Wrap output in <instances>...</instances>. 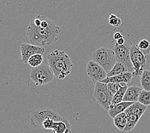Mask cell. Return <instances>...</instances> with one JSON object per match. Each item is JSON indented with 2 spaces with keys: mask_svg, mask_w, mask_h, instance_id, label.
I'll return each instance as SVG.
<instances>
[{
  "mask_svg": "<svg viewBox=\"0 0 150 133\" xmlns=\"http://www.w3.org/2000/svg\"><path fill=\"white\" fill-rule=\"evenodd\" d=\"M61 29L52 20L38 15L30 21L26 35L31 44L44 46L56 42L59 38Z\"/></svg>",
  "mask_w": 150,
  "mask_h": 133,
  "instance_id": "obj_1",
  "label": "cell"
},
{
  "mask_svg": "<svg viewBox=\"0 0 150 133\" xmlns=\"http://www.w3.org/2000/svg\"><path fill=\"white\" fill-rule=\"evenodd\" d=\"M48 65L55 77L63 80L71 73L74 64L70 56L64 51L56 49L47 56Z\"/></svg>",
  "mask_w": 150,
  "mask_h": 133,
  "instance_id": "obj_2",
  "label": "cell"
},
{
  "mask_svg": "<svg viewBox=\"0 0 150 133\" xmlns=\"http://www.w3.org/2000/svg\"><path fill=\"white\" fill-rule=\"evenodd\" d=\"M47 119H52L55 122H63L71 125L67 118L60 116L57 111L49 107H43L33 111L30 115L31 125L33 127L40 126L42 122Z\"/></svg>",
  "mask_w": 150,
  "mask_h": 133,
  "instance_id": "obj_3",
  "label": "cell"
},
{
  "mask_svg": "<svg viewBox=\"0 0 150 133\" xmlns=\"http://www.w3.org/2000/svg\"><path fill=\"white\" fill-rule=\"evenodd\" d=\"M91 58L92 60L100 65L107 72V73L111 70L117 63L114 51L107 47H103L95 50L92 54Z\"/></svg>",
  "mask_w": 150,
  "mask_h": 133,
  "instance_id": "obj_4",
  "label": "cell"
},
{
  "mask_svg": "<svg viewBox=\"0 0 150 133\" xmlns=\"http://www.w3.org/2000/svg\"><path fill=\"white\" fill-rule=\"evenodd\" d=\"M132 46L131 41L127 38L125 44L123 46L117 45L116 42L112 41L110 44V49L115 54L117 62L122 63L128 72L133 73L134 68L130 59V49Z\"/></svg>",
  "mask_w": 150,
  "mask_h": 133,
  "instance_id": "obj_5",
  "label": "cell"
},
{
  "mask_svg": "<svg viewBox=\"0 0 150 133\" xmlns=\"http://www.w3.org/2000/svg\"><path fill=\"white\" fill-rule=\"evenodd\" d=\"M130 59L134 68V78L141 76L146 70H148L149 57L146 55L139 49L137 46H132L130 49Z\"/></svg>",
  "mask_w": 150,
  "mask_h": 133,
  "instance_id": "obj_6",
  "label": "cell"
},
{
  "mask_svg": "<svg viewBox=\"0 0 150 133\" xmlns=\"http://www.w3.org/2000/svg\"><path fill=\"white\" fill-rule=\"evenodd\" d=\"M54 74L49 65L42 64L37 67L32 68L30 71V78L36 86H42L51 83Z\"/></svg>",
  "mask_w": 150,
  "mask_h": 133,
  "instance_id": "obj_7",
  "label": "cell"
},
{
  "mask_svg": "<svg viewBox=\"0 0 150 133\" xmlns=\"http://www.w3.org/2000/svg\"><path fill=\"white\" fill-rule=\"evenodd\" d=\"M93 95L96 102L103 110L108 111L111 105L112 97L109 93L108 85L102 82L96 83L95 85Z\"/></svg>",
  "mask_w": 150,
  "mask_h": 133,
  "instance_id": "obj_8",
  "label": "cell"
},
{
  "mask_svg": "<svg viewBox=\"0 0 150 133\" xmlns=\"http://www.w3.org/2000/svg\"><path fill=\"white\" fill-rule=\"evenodd\" d=\"M86 73L91 81L96 83L108 78L107 72L93 60L89 61L86 65Z\"/></svg>",
  "mask_w": 150,
  "mask_h": 133,
  "instance_id": "obj_9",
  "label": "cell"
},
{
  "mask_svg": "<svg viewBox=\"0 0 150 133\" xmlns=\"http://www.w3.org/2000/svg\"><path fill=\"white\" fill-rule=\"evenodd\" d=\"M45 49L42 46L33 45L28 43H23L21 45V54L22 62L24 63H28L30 58L36 54L44 55Z\"/></svg>",
  "mask_w": 150,
  "mask_h": 133,
  "instance_id": "obj_10",
  "label": "cell"
},
{
  "mask_svg": "<svg viewBox=\"0 0 150 133\" xmlns=\"http://www.w3.org/2000/svg\"><path fill=\"white\" fill-rule=\"evenodd\" d=\"M142 90H143V89L142 87L135 85L128 87L125 92V94L123 102H138L139 95H140Z\"/></svg>",
  "mask_w": 150,
  "mask_h": 133,
  "instance_id": "obj_11",
  "label": "cell"
},
{
  "mask_svg": "<svg viewBox=\"0 0 150 133\" xmlns=\"http://www.w3.org/2000/svg\"><path fill=\"white\" fill-rule=\"evenodd\" d=\"M133 73L130 72H126L121 74L116 75L113 77H108L104 80H103L102 83L105 84L108 83H128L133 80Z\"/></svg>",
  "mask_w": 150,
  "mask_h": 133,
  "instance_id": "obj_12",
  "label": "cell"
},
{
  "mask_svg": "<svg viewBox=\"0 0 150 133\" xmlns=\"http://www.w3.org/2000/svg\"><path fill=\"white\" fill-rule=\"evenodd\" d=\"M134 103V102H121L119 104H116V105L110 106L109 110L108 111L109 116L113 119V118H115L117 115L125 112V111L128 109V107L130 106L132 104Z\"/></svg>",
  "mask_w": 150,
  "mask_h": 133,
  "instance_id": "obj_13",
  "label": "cell"
},
{
  "mask_svg": "<svg viewBox=\"0 0 150 133\" xmlns=\"http://www.w3.org/2000/svg\"><path fill=\"white\" fill-rule=\"evenodd\" d=\"M147 107L148 106H146L140 102H136L132 104L130 106L128 107V109L125 112L126 113L134 114L138 116L139 118H141V117L145 113L146 109H147Z\"/></svg>",
  "mask_w": 150,
  "mask_h": 133,
  "instance_id": "obj_14",
  "label": "cell"
},
{
  "mask_svg": "<svg viewBox=\"0 0 150 133\" xmlns=\"http://www.w3.org/2000/svg\"><path fill=\"white\" fill-rule=\"evenodd\" d=\"M114 124L120 131H123L127 124V115L125 112L121 113L113 118Z\"/></svg>",
  "mask_w": 150,
  "mask_h": 133,
  "instance_id": "obj_15",
  "label": "cell"
},
{
  "mask_svg": "<svg viewBox=\"0 0 150 133\" xmlns=\"http://www.w3.org/2000/svg\"><path fill=\"white\" fill-rule=\"evenodd\" d=\"M127 124L123 132H130L135 128L138 122L140 120L141 118H139L138 116L135 115L134 114L131 113H127Z\"/></svg>",
  "mask_w": 150,
  "mask_h": 133,
  "instance_id": "obj_16",
  "label": "cell"
},
{
  "mask_svg": "<svg viewBox=\"0 0 150 133\" xmlns=\"http://www.w3.org/2000/svg\"><path fill=\"white\" fill-rule=\"evenodd\" d=\"M67 129L71 131L72 126L69 125L63 122H55L52 129L53 133H65Z\"/></svg>",
  "mask_w": 150,
  "mask_h": 133,
  "instance_id": "obj_17",
  "label": "cell"
},
{
  "mask_svg": "<svg viewBox=\"0 0 150 133\" xmlns=\"http://www.w3.org/2000/svg\"><path fill=\"white\" fill-rule=\"evenodd\" d=\"M126 72H128L127 68L122 63L117 62L111 70H110L109 73H108L107 75H108V77H113L124 73H126Z\"/></svg>",
  "mask_w": 150,
  "mask_h": 133,
  "instance_id": "obj_18",
  "label": "cell"
},
{
  "mask_svg": "<svg viewBox=\"0 0 150 133\" xmlns=\"http://www.w3.org/2000/svg\"><path fill=\"white\" fill-rule=\"evenodd\" d=\"M141 85L142 89L150 92V70H146L141 76Z\"/></svg>",
  "mask_w": 150,
  "mask_h": 133,
  "instance_id": "obj_19",
  "label": "cell"
},
{
  "mask_svg": "<svg viewBox=\"0 0 150 133\" xmlns=\"http://www.w3.org/2000/svg\"><path fill=\"white\" fill-rule=\"evenodd\" d=\"M127 88H128L127 86L124 87H120L119 90L117 92V93L113 97L112 103L110 106H112L114 105H116L117 104H119L121 102H123L124 96H125V92L127 91Z\"/></svg>",
  "mask_w": 150,
  "mask_h": 133,
  "instance_id": "obj_20",
  "label": "cell"
},
{
  "mask_svg": "<svg viewBox=\"0 0 150 133\" xmlns=\"http://www.w3.org/2000/svg\"><path fill=\"white\" fill-rule=\"evenodd\" d=\"M43 61H44V56L41 54H36V55L31 56L29 60H28V63L32 68L37 67L43 64Z\"/></svg>",
  "mask_w": 150,
  "mask_h": 133,
  "instance_id": "obj_21",
  "label": "cell"
},
{
  "mask_svg": "<svg viewBox=\"0 0 150 133\" xmlns=\"http://www.w3.org/2000/svg\"><path fill=\"white\" fill-rule=\"evenodd\" d=\"M138 102L146 106L150 105V92L143 90L141 93L138 99Z\"/></svg>",
  "mask_w": 150,
  "mask_h": 133,
  "instance_id": "obj_22",
  "label": "cell"
},
{
  "mask_svg": "<svg viewBox=\"0 0 150 133\" xmlns=\"http://www.w3.org/2000/svg\"><path fill=\"white\" fill-rule=\"evenodd\" d=\"M137 47L146 55L149 56L150 54V43L146 39H142L139 42Z\"/></svg>",
  "mask_w": 150,
  "mask_h": 133,
  "instance_id": "obj_23",
  "label": "cell"
},
{
  "mask_svg": "<svg viewBox=\"0 0 150 133\" xmlns=\"http://www.w3.org/2000/svg\"><path fill=\"white\" fill-rule=\"evenodd\" d=\"M109 23L114 27L118 28L121 26L122 21H121L120 18L117 17L116 15H114V14H110L109 17Z\"/></svg>",
  "mask_w": 150,
  "mask_h": 133,
  "instance_id": "obj_24",
  "label": "cell"
},
{
  "mask_svg": "<svg viewBox=\"0 0 150 133\" xmlns=\"http://www.w3.org/2000/svg\"><path fill=\"white\" fill-rule=\"evenodd\" d=\"M108 90L109 95L112 97L113 99V97L116 94L117 92L119 90L120 88V84L117 83H108Z\"/></svg>",
  "mask_w": 150,
  "mask_h": 133,
  "instance_id": "obj_25",
  "label": "cell"
},
{
  "mask_svg": "<svg viewBox=\"0 0 150 133\" xmlns=\"http://www.w3.org/2000/svg\"><path fill=\"white\" fill-rule=\"evenodd\" d=\"M55 121L52 119H47L44 120L42 124V127L44 130H52Z\"/></svg>",
  "mask_w": 150,
  "mask_h": 133,
  "instance_id": "obj_26",
  "label": "cell"
},
{
  "mask_svg": "<svg viewBox=\"0 0 150 133\" xmlns=\"http://www.w3.org/2000/svg\"><path fill=\"white\" fill-rule=\"evenodd\" d=\"M123 37H124V36L122 34H121V33H120V32H119V31L116 32V33H114V35H113L114 40H115L116 41H117V40H119V39H120L121 38H123Z\"/></svg>",
  "mask_w": 150,
  "mask_h": 133,
  "instance_id": "obj_27",
  "label": "cell"
},
{
  "mask_svg": "<svg viewBox=\"0 0 150 133\" xmlns=\"http://www.w3.org/2000/svg\"><path fill=\"white\" fill-rule=\"evenodd\" d=\"M126 38H125V37H123V38L119 39V40L116 41V44L118 45V46H123V45H124L125 44V42H126Z\"/></svg>",
  "mask_w": 150,
  "mask_h": 133,
  "instance_id": "obj_28",
  "label": "cell"
},
{
  "mask_svg": "<svg viewBox=\"0 0 150 133\" xmlns=\"http://www.w3.org/2000/svg\"><path fill=\"white\" fill-rule=\"evenodd\" d=\"M65 133H71V131L69 130V129H67V131L65 132Z\"/></svg>",
  "mask_w": 150,
  "mask_h": 133,
  "instance_id": "obj_29",
  "label": "cell"
}]
</instances>
